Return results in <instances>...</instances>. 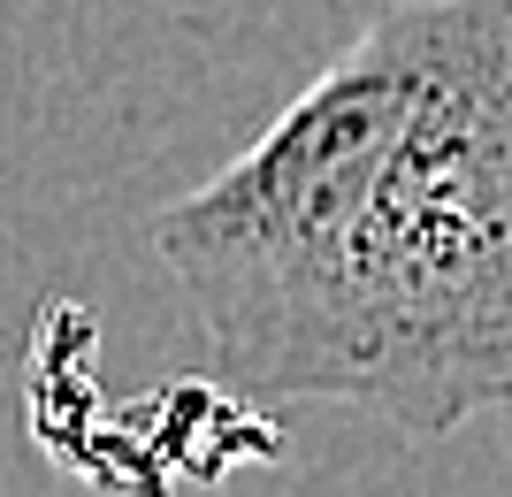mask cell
I'll use <instances>...</instances> for the list:
<instances>
[{
    "label": "cell",
    "mask_w": 512,
    "mask_h": 497,
    "mask_svg": "<svg viewBox=\"0 0 512 497\" xmlns=\"http://www.w3.org/2000/svg\"><path fill=\"white\" fill-rule=\"evenodd\" d=\"M245 398L451 436L512 406V0H398L153 215Z\"/></svg>",
    "instance_id": "1"
}]
</instances>
